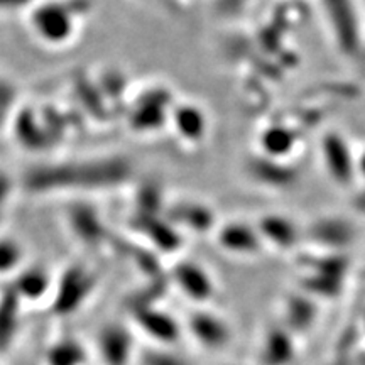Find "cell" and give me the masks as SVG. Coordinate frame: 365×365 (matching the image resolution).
Returning a JSON list of instances; mask_svg holds the SVG:
<instances>
[{
	"label": "cell",
	"instance_id": "5b68a950",
	"mask_svg": "<svg viewBox=\"0 0 365 365\" xmlns=\"http://www.w3.org/2000/svg\"><path fill=\"white\" fill-rule=\"evenodd\" d=\"M170 125L176 135L186 144L203 143L208 132V118L202 107L195 103H175L171 110Z\"/></svg>",
	"mask_w": 365,
	"mask_h": 365
},
{
	"label": "cell",
	"instance_id": "8fae6325",
	"mask_svg": "<svg viewBox=\"0 0 365 365\" xmlns=\"http://www.w3.org/2000/svg\"><path fill=\"white\" fill-rule=\"evenodd\" d=\"M51 282V276L46 272V269L31 266L17 276L16 296L26 299H41L53 286Z\"/></svg>",
	"mask_w": 365,
	"mask_h": 365
},
{
	"label": "cell",
	"instance_id": "7c38bea8",
	"mask_svg": "<svg viewBox=\"0 0 365 365\" xmlns=\"http://www.w3.org/2000/svg\"><path fill=\"white\" fill-rule=\"evenodd\" d=\"M70 225L73 228V234L80 240L86 242V245H95L93 242L102 240L103 227L93 210L76 208L75 212L70 213Z\"/></svg>",
	"mask_w": 365,
	"mask_h": 365
},
{
	"label": "cell",
	"instance_id": "3957f363",
	"mask_svg": "<svg viewBox=\"0 0 365 365\" xmlns=\"http://www.w3.org/2000/svg\"><path fill=\"white\" fill-rule=\"evenodd\" d=\"M175 103L170 102V95L161 88L150 90L140 95L134 108L129 112V125L135 132H154L164 125H170L171 110Z\"/></svg>",
	"mask_w": 365,
	"mask_h": 365
},
{
	"label": "cell",
	"instance_id": "8992f818",
	"mask_svg": "<svg viewBox=\"0 0 365 365\" xmlns=\"http://www.w3.org/2000/svg\"><path fill=\"white\" fill-rule=\"evenodd\" d=\"M91 284V277L86 274L83 267H70L63 274L61 279L58 281V293H56V307L63 313H68L66 309H73L76 304L81 303L88 296Z\"/></svg>",
	"mask_w": 365,
	"mask_h": 365
},
{
	"label": "cell",
	"instance_id": "4fadbf2b",
	"mask_svg": "<svg viewBox=\"0 0 365 365\" xmlns=\"http://www.w3.org/2000/svg\"><path fill=\"white\" fill-rule=\"evenodd\" d=\"M294 346L287 333L274 330L264 345V360L267 365H286L293 359Z\"/></svg>",
	"mask_w": 365,
	"mask_h": 365
},
{
	"label": "cell",
	"instance_id": "6da1fadb",
	"mask_svg": "<svg viewBox=\"0 0 365 365\" xmlns=\"http://www.w3.org/2000/svg\"><path fill=\"white\" fill-rule=\"evenodd\" d=\"M130 176V166L122 158L97 159L78 164L38 166L26 175V188L34 193L48 191H97L124 185Z\"/></svg>",
	"mask_w": 365,
	"mask_h": 365
},
{
	"label": "cell",
	"instance_id": "2e32d148",
	"mask_svg": "<svg viewBox=\"0 0 365 365\" xmlns=\"http://www.w3.org/2000/svg\"><path fill=\"white\" fill-rule=\"evenodd\" d=\"M29 0H0V11H7V9H19Z\"/></svg>",
	"mask_w": 365,
	"mask_h": 365
},
{
	"label": "cell",
	"instance_id": "5bb4252c",
	"mask_svg": "<svg viewBox=\"0 0 365 365\" xmlns=\"http://www.w3.org/2000/svg\"><path fill=\"white\" fill-rule=\"evenodd\" d=\"M24 261V249L16 239L0 237V276L17 272Z\"/></svg>",
	"mask_w": 365,
	"mask_h": 365
},
{
	"label": "cell",
	"instance_id": "9c48e42d",
	"mask_svg": "<svg viewBox=\"0 0 365 365\" xmlns=\"http://www.w3.org/2000/svg\"><path fill=\"white\" fill-rule=\"evenodd\" d=\"M190 330L200 344L212 346V349H218V346L225 345L228 339H230V331H228L225 322H222L215 314L205 312L196 313L191 317Z\"/></svg>",
	"mask_w": 365,
	"mask_h": 365
},
{
	"label": "cell",
	"instance_id": "52a82bcc",
	"mask_svg": "<svg viewBox=\"0 0 365 365\" xmlns=\"http://www.w3.org/2000/svg\"><path fill=\"white\" fill-rule=\"evenodd\" d=\"M222 249L232 254H252L259 249V234L245 223H227L217 230Z\"/></svg>",
	"mask_w": 365,
	"mask_h": 365
},
{
	"label": "cell",
	"instance_id": "30bf717a",
	"mask_svg": "<svg viewBox=\"0 0 365 365\" xmlns=\"http://www.w3.org/2000/svg\"><path fill=\"white\" fill-rule=\"evenodd\" d=\"M102 357L108 365H125L130 355L129 335L117 327H108L100 339Z\"/></svg>",
	"mask_w": 365,
	"mask_h": 365
},
{
	"label": "cell",
	"instance_id": "9a60e30c",
	"mask_svg": "<svg viewBox=\"0 0 365 365\" xmlns=\"http://www.w3.org/2000/svg\"><path fill=\"white\" fill-rule=\"evenodd\" d=\"M143 328L148 331H154L158 336H163V339H166V336H171L170 333L173 330V323L170 322V318L166 317V314H158V313H149L145 312L144 313V318H143Z\"/></svg>",
	"mask_w": 365,
	"mask_h": 365
},
{
	"label": "cell",
	"instance_id": "ba28073f",
	"mask_svg": "<svg viewBox=\"0 0 365 365\" xmlns=\"http://www.w3.org/2000/svg\"><path fill=\"white\" fill-rule=\"evenodd\" d=\"M168 215L178 228H186L196 234H205L208 228L213 227V215L210 208L196 202L176 203Z\"/></svg>",
	"mask_w": 365,
	"mask_h": 365
},
{
	"label": "cell",
	"instance_id": "7a4b0ae2",
	"mask_svg": "<svg viewBox=\"0 0 365 365\" xmlns=\"http://www.w3.org/2000/svg\"><path fill=\"white\" fill-rule=\"evenodd\" d=\"M80 9L65 0H43L29 11V26L41 43L63 46L76 33V14Z\"/></svg>",
	"mask_w": 365,
	"mask_h": 365
},
{
	"label": "cell",
	"instance_id": "277c9868",
	"mask_svg": "<svg viewBox=\"0 0 365 365\" xmlns=\"http://www.w3.org/2000/svg\"><path fill=\"white\" fill-rule=\"evenodd\" d=\"M175 286L188 299L196 303H207L215 294V284L207 269L193 261H181L173 269Z\"/></svg>",
	"mask_w": 365,
	"mask_h": 365
}]
</instances>
